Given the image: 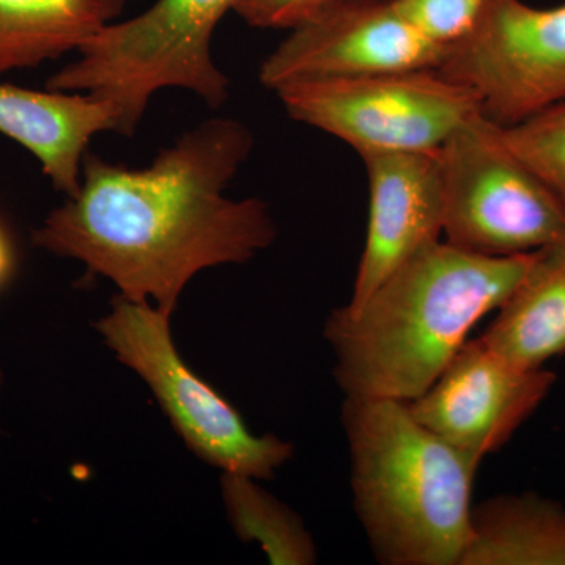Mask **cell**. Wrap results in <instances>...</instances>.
I'll list each match as a JSON object with an SVG mask.
<instances>
[{"label": "cell", "instance_id": "obj_10", "mask_svg": "<svg viewBox=\"0 0 565 565\" xmlns=\"http://www.w3.org/2000/svg\"><path fill=\"white\" fill-rule=\"evenodd\" d=\"M555 382L556 375L544 367L516 366L479 337L465 341L408 407L427 429L482 460L511 440Z\"/></svg>", "mask_w": 565, "mask_h": 565}, {"label": "cell", "instance_id": "obj_3", "mask_svg": "<svg viewBox=\"0 0 565 565\" xmlns=\"http://www.w3.org/2000/svg\"><path fill=\"white\" fill-rule=\"evenodd\" d=\"M356 516L388 565H460L482 460L423 426L408 403L345 397Z\"/></svg>", "mask_w": 565, "mask_h": 565}, {"label": "cell", "instance_id": "obj_16", "mask_svg": "<svg viewBox=\"0 0 565 565\" xmlns=\"http://www.w3.org/2000/svg\"><path fill=\"white\" fill-rule=\"evenodd\" d=\"M256 481L245 475L222 476L223 501L236 534L259 544L270 564H315V541L302 520Z\"/></svg>", "mask_w": 565, "mask_h": 565}, {"label": "cell", "instance_id": "obj_1", "mask_svg": "<svg viewBox=\"0 0 565 565\" xmlns=\"http://www.w3.org/2000/svg\"><path fill=\"white\" fill-rule=\"evenodd\" d=\"M253 143L243 121L215 117L182 134L143 169L87 151L79 191L33 230L32 244L77 259L126 299L151 300L172 316L196 274L250 262L277 237L263 200L223 193Z\"/></svg>", "mask_w": 565, "mask_h": 565}, {"label": "cell", "instance_id": "obj_20", "mask_svg": "<svg viewBox=\"0 0 565 565\" xmlns=\"http://www.w3.org/2000/svg\"><path fill=\"white\" fill-rule=\"evenodd\" d=\"M17 269V253L6 225L0 221V289L6 288Z\"/></svg>", "mask_w": 565, "mask_h": 565}, {"label": "cell", "instance_id": "obj_13", "mask_svg": "<svg viewBox=\"0 0 565 565\" xmlns=\"http://www.w3.org/2000/svg\"><path fill=\"white\" fill-rule=\"evenodd\" d=\"M482 340L509 362L541 370L565 352V241L537 252Z\"/></svg>", "mask_w": 565, "mask_h": 565}, {"label": "cell", "instance_id": "obj_7", "mask_svg": "<svg viewBox=\"0 0 565 565\" xmlns=\"http://www.w3.org/2000/svg\"><path fill=\"white\" fill-rule=\"evenodd\" d=\"M292 120L360 154L433 151L481 111L470 88L437 68L294 82L275 90Z\"/></svg>", "mask_w": 565, "mask_h": 565}, {"label": "cell", "instance_id": "obj_12", "mask_svg": "<svg viewBox=\"0 0 565 565\" xmlns=\"http://www.w3.org/2000/svg\"><path fill=\"white\" fill-rule=\"evenodd\" d=\"M120 111L90 93L0 84V134L25 148L55 191H79L82 162L96 134H120Z\"/></svg>", "mask_w": 565, "mask_h": 565}, {"label": "cell", "instance_id": "obj_11", "mask_svg": "<svg viewBox=\"0 0 565 565\" xmlns=\"http://www.w3.org/2000/svg\"><path fill=\"white\" fill-rule=\"evenodd\" d=\"M370 184L366 241L351 300L366 299L396 267L440 241L445 182L440 148L360 154Z\"/></svg>", "mask_w": 565, "mask_h": 565}, {"label": "cell", "instance_id": "obj_14", "mask_svg": "<svg viewBox=\"0 0 565 565\" xmlns=\"http://www.w3.org/2000/svg\"><path fill=\"white\" fill-rule=\"evenodd\" d=\"M128 0H0V76L79 51Z\"/></svg>", "mask_w": 565, "mask_h": 565}, {"label": "cell", "instance_id": "obj_21", "mask_svg": "<svg viewBox=\"0 0 565 565\" xmlns=\"http://www.w3.org/2000/svg\"><path fill=\"white\" fill-rule=\"evenodd\" d=\"M2 385H3V377H2V371H0V392H2Z\"/></svg>", "mask_w": 565, "mask_h": 565}, {"label": "cell", "instance_id": "obj_8", "mask_svg": "<svg viewBox=\"0 0 565 565\" xmlns=\"http://www.w3.org/2000/svg\"><path fill=\"white\" fill-rule=\"evenodd\" d=\"M437 70L470 88L497 125L526 120L565 99V6L490 0L471 32L446 47Z\"/></svg>", "mask_w": 565, "mask_h": 565}, {"label": "cell", "instance_id": "obj_5", "mask_svg": "<svg viewBox=\"0 0 565 565\" xmlns=\"http://www.w3.org/2000/svg\"><path fill=\"white\" fill-rule=\"evenodd\" d=\"M440 158L446 243L476 255L516 256L565 241L563 202L482 111L445 141Z\"/></svg>", "mask_w": 565, "mask_h": 565}, {"label": "cell", "instance_id": "obj_2", "mask_svg": "<svg viewBox=\"0 0 565 565\" xmlns=\"http://www.w3.org/2000/svg\"><path fill=\"white\" fill-rule=\"evenodd\" d=\"M535 255H476L438 241L362 302L337 308L323 334L345 397L412 403L422 396L476 323L515 291Z\"/></svg>", "mask_w": 565, "mask_h": 565}, {"label": "cell", "instance_id": "obj_4", "mask_svg": "<svg viewBox=\"0 0 565 565\" xmlns=\"http://www.w3.org/2000/svg\"><path fill=\"white\" fill-rule=\"evenodd\" d=\"M237 0H156L150 9L115 21L55 71L46 88L90 93L120 111V134L131 136L152 96L181 88L218 109L230 79L212 57V36Z\"/></svg>", "mask_w": 565, "mask_h": 565}, {"label": "cell", "instance_id": "obj_19", "mask_svg": "<svg viewBox=\"0 0 565 565\" xmlns=\"http://www.w3.org/2000/svg\"><path fill=\"white\" fill-rule=\"evenodd\" d=\"M334 0H237L234 11L256 29H288L326 9Z\"/></svg>", "mask_w": 565, "mask_h": 565}, {"label": "cell", "instance_id": "obj_17", "mask_svg": "<svg viewBox=\"0 0 565 565\" xmlns=\"http://www.w3.org/2000/svg\"><path fill=\"white\" fill-rule=\"evenodd\" d=\"M501 134L565 206V99L526 120L501 126Z\"/></svg>", "mask_w": 565, "mask_h": 565}, {"label": "cell", "instance_id": "obj_18", "mask_svg": "<svg viewBox=\"0 0 565 565\" xmlns=\"http://www.w3.org/2000/svg\"><path fill=\"white\" fill-rule=\"evenodd\" d=\"M393 10L424 39L441 47L462 40L490 0H388Z\"/></svg>", "mask_w": 565, "mask_h": 565}, {"label": "cell", "instance_id": "obj_9", "mask_svg": "<svg viewBox=\"0 0 565 565\" xmlns=\"http://www.w3.org/2000/svg\"><path fill=\"white\" fill-rule=\"evenodd\" d=\"M444 55L388 0H334L289 31L262 63L259 82L275 92L294 82L438 68Z\"/></svg>", "mask_w": 565, "mask_h": 565}, {"label": "cell", "instance_id": "obj_15", "mask_svg": "<svg viewBox=\"0 0 565 565\" xmlns=\"http://www.w3.org/2000/svg\"><path fill=\"white\" fill-rule=\"evenodd\" d=\"M460 565H565V508L534 493L473 508Z\"/></svg>", "mask_w": 565, "mask_h": 565}, {"label": "cell", "instance_id": "obj_6", "mask_svg": "<svg viewBox=\"0 0 565 565\" xmlns=\"http://www.w3.org/2000/svg\"><path fill=\"white\" fill-rule=\"evenodd\" d=\"M170 318L154 305L118 296L96 322L104 343L140 375L184 444L223 473L264 481L292 457L294 446L273 434L255 435L243 416L184 363Z\"/></svg>", "mask_w": 565, "mask_h": 565}]
</instances>
